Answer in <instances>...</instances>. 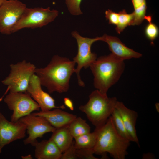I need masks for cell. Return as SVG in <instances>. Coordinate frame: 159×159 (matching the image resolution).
Wrapping results in <instances>:
<instances>
[{
    "instance_id": "cell-1",
    "label": "cell",
    "mask_w": 159,
    "mask_h": 159,
    "mask_svg": "<svg viewBox=\"0 0 159 159\" xmlns=\"http://www.w3.org/2000/svg\"><path fill=\"white\" fill-rule=\"evenodd\" d=\"M76 63L68 58L54 56L47 66L36 68L35 73L41 85L45 87L49 92L61 93L67 92L71 76L75 72Z\"/></svg>"
},
{
    "instance_id": "cell-19",
    "label": "cell",
    "mask_w": 159,
    "mask_h": 159,
    "mask_svg": "<svg viewBox=\"0 0 159 159\" xmlns=\"http://www.w3.org/2000/svg\"><path fill=\"white\" fill-rule=\"evenodd\" d=\"M74 145L77 149H93L96 141L97 132L95 130L74 138Z\"/></svg>"
},
{
    "instance_id": "cell-11",
    "label": "cell",
    "mask_w": 159,
    "mask_h": 159,
    "mask_svg": "<svg viewBox=\"0 0 159 159\" xmlns=\"http://www.w3.org/2000/svg\"><path fill=\"white\" fill-rule=\"evenodd\" d=\"M26 132V125L21 121H9L0 112V153L6 145L24 138Z\"/></svg>"
},
{
    "instance_id": "cell-21",
    "label": "cell",
    "mask_w": 159,
    "mask_h": 159,
    "mask_svg": "<svg viewBox=\"0 0 159 159\" xmlns=\"http://www.w3.org/2000/svg\"><path fill=\"white\" fill-rule=\"evenodd\" d=\"M118 14V22L115 29L117 33L120 34L127 26L130 25L132 15V13L128 14L125 9L120 11Z\"/></svg>"
},
{
    "instance_id": "cell-26",
    "label": "cell",
    "mask_w": 159,
    "mask_h": 159,
    "mask_svg": "<svg viewBox=\"0 0 159 159\" xmlns=\"http://www.w3.org/2000/svg\"><path fill=\"white\" fill-rule=\"evenodd\" d=\"M76 149L74 145V141H73L71 145L62 153L60 159H78Z\"/></svg>"
},
{
    "instance_id": "cell-20",
    "label": "cell",
    "mask_w": 159,
    "mask_h": 159,
    "mask_svg": "<svg viewBox=\"0 0 159 159\" xmlns=\"http://www.w3.org/2000/svg\"><path fill=\"white\" fill-rule=\"evenodd\" d=\"M111 116L117 132L122 137L130 141L133 140L126 130L122 119L117 110L115 108Z\"/></svg>"
},
{
    "instance_id": "cell-25",
    "label": "cell",
    "mask_w": 159,
    "mask_h": 159,
    "mask_svg": "<svg viewBox=\"0 0 159 159\" xmlns=\"http://www.w3.org/2000/svg\"><path fill=\"white\" fill-rule=\"evenodd\" d=\"M76 152L78 159H98L94 156L93 149H77Z\"/></svg>"
},
{
    "instance_id": "cell-5",
    "label": "cell",
    "mask_w": 159,
    "mask_h": 159,
    "mask_svg": "<svg viewBox=\"0 0 159 159\" xmlns=\"http://www.w3.org/2000/svg\"><path fill=\"white\" fill-rule=\"evenodd\" d=\"M10 67V73L2 83L8 86L10 92H26L30 78L34 74L36 67L25 60L12 64Z\"/></svg>"
},
{
    "instance_id": "cell-8",
    "label": "cell",
    "mask_w": 159,
    "mask_h": 159,
    "mask_svg": "<svg viewBox=\"0 0 159 159\" xmlns=\"http://www.w3.org/2000/svg\"><path fill=\"white\" fill-rule=\"evenodd\" d=\"M8 108L13 111L11 120L19 121L21 118L35 111H39L38 104L26 92H11L4 100Z\"/></svg>"
},
{
    "instance_id": "cell-18",
    "label": "cell",
    "mask_w": 159,
    "mask_h": 159,
    "mask_svg": "<svg viewBox=\"0 0 159 159\" xmlns=\"http://www.w3.org/2000/svg\"><path fill=\"white\" fill-rule=\"evenodd\" d=\"M69 132L74 138L90 132V127L85 120L76 117L68 125Z\"/></svg>"
},
{
    "instance_id": "cell-31",
    "label": "cell",
    "mask_w": 159,
    "mask_h": 159,
    "mask_svg": "<svg viewBox=\"0 0 159 159\" xmlns=\"http://www.w3.org/2000/svg\"><path fill=\"white\" fill-rule=\"evenodd\" d=\"M158 103L156 104L155 105V107L156 108V110L158 112H159V105L158 106Z\"/></svg>"
},
{
    "instance_id": "cell-9",
    "label": "cell",
    "mask_w": 159,
    "mask_h": 159,
    "mask_svg": "<svg viewBox=\"0 0 159 159\" xmlns=\"http://www.w3.org/2000/svg\"><path fill=\"white\" fill-rule=\"evenodd\" d=\"M25 4L18 0H4L0 6V32L9 34L26 8Z\"/></svg>"
},
{
    "instance_id": "cell-29",
    "label": "cell",
    "mask_w": 159,
    "mask_h": 159,
    "mask_svg": "<svg viewBox=\"0 0 159 159\" xmlns=\"http://www.w3.org/2000/svg\"><path fill=\"white\" fill-rule=\"evenodd\" d=\"M64 103L65 105L71 110H74V105L72 101L68 97L64 98Z\"/></svg>"
},
{
    "instance_id": "cell-28",
    "label": "cell",
    "mask_w": 159,
    "mask_h": 159,
    "mask_svg": "<svg viewBox=\"0 0 159 159\" xmlns=\"http://www.w3.org/2000/svg\"><path fill=\"white\" fill-rule=\"evenodd\" d=\"M134 9L139 8L146 3V0H131Z\"/></svg>"
},
{
    "instance_id": "cell-7",
    "label": "cell",
    "mask_w": 159,
    "mask_h": 159,
    "mask_svg": "<svg viewBox=\"0 0 159 159\" xmlns=\"http://www.w3.org/2000/svg\"><path fill=\"white\" fill-rule=\"evenodd\" d=\"M72 35L76 40L78 45V52L73 58V61L77 64L75 69L79 85L84 87L85 84L82 80L80 75L82 68H87L97 59L96 54L91 52L92 44L96 41L100 40V37L95 38L83 37L76 31L72 32Z\"/></svg>"
},
{
    "instance_id": "cell-24",
    "label": "cell",
    "mask_w": 159,
    "mask_h": 159,
    "mask_svg": "<svg viewBox=\"0 0 159 159\" xmlns=\"http://www.w3.org/2000/svg\"><path fill=\"white\" fill-rule=\"evenodd\" d=\"M82 0H65L66 3L70 13L74 15L82 14L80 5Z\"/></svg>"
},
{
    "instance_id": "cell-12",
    "label": "cell",
    "mask_w": 159,
    "mask_h": 159,
    "mask_svg": "<svg viewBox=\"0 0 159 159\" xmlns=\"http://www.w3.org/2000/svg\"><path fill=\"white\" fill-rule=\"evenodd\" d=\"M41 85L39 78L34 74L30 78L26 91L38 104L41 111L50 110L53 108H65L64 105L56 106L54 99L42 90Z\"/></svg>"
},
{
    "instance_id": "cell-3",
    "label": "cell",
    "mask_w": 159,
    "mask_h": 159,
    "mask_svg": "<svg viewBox=\"0 0 159 159\" xmlns=\"http://www.w3.org/2000/svg\"><path fill=\"white\" fill-rule=\"evenodd\" d=\"M95 130L97 139L93 148L94 154L104 156L108 153L115 159H125L130 141L118 134L111 116L103 125Z\"/></svg>"
},
{
    "instance_id": "cell-15",
    "label": "cell",
    "mask_w": 159,
    "mask_h": 159,
    "mask_svg": "<svg viewBox=\"0 0 159 159\" xmlns=\"http://www.w3.org/2000/svg\"><path fill=\"white\" fill-rule=\"evenodd\" d=\"M120 114L125 128L133 142L140 146L135 127L138 117L137 112L126 107L122 102L117 101L115 107Z\"/></svg>"
},
{
    "instance_id": "cell-4",
    "label": "cell",
    "mask_w": 159,
    "mask_h": 159,
    "mask_svg": "<svg viewBox=\"0 0 159 159\" xmlns=\"http://www.w3.org/2000/svg\"><path fill=\"white\" fill-rule=\"evenodd\" d=\"M117 101L115 97H108L96 89L90 94L88 102L80 106L79 109L98 128L103 125L111 116Z\"/></svg>"
},
{
    "instance_id": "cell-13",
    "label": "cell",
    "mask_w": 159,
    "mask_h": 159,
    "mask_svg": "<svg viewBox=\"0 0 159 159\" xmlns=\"http://www.w3.org/2000/svg\"><path fill=\"white\" fill-rule=\"evenodd\" d=\"M100 40L106 42L108 45L112 54L117 58L124 61L131 58H138L142 55L124 44L117 37L104 34L100 37Z\"/></svg>"
},
{
    "instance_id": "cell-32",
    "label": "cell",
    "mask_w": 159,
    "mask_h": 159,
    "mask_svg": "<svg viewBox=\"0 0 159 159\" xmlns=\"http://www.w3.org/2000/svg\"><path fill=\"white\" fill-rule=\"evenodd\" d=\"M4 0H0V6L2 4Z\"/></svg>"
},
{
    "instance_id": "cell-2",
    "label": "cell",
    "mask_w": 159,
    "mask_h": 159,
    "mask_svg": "<svg viewBox=\"0 0 159 159\" xmlns=\"http://www.w3.org/2000/svg\"><path fill=\"white\" fill-rule=\"evenodd\" d=\"M125 66L124 61L112 53L97 59L89 67L94 76L95 87L102 94L107 95L109 89L120 78Z\"/></svg>"
},
{
    "instance_id": "cell-27",
    "label": "cell",
    "mask_w": 159,
    "mask_h": 159,
    "mask_svg": "<svg viewBox=\"0 0 159 159\" xmlns=\"http://www.w3.org/2000/svg\"><path fill=\"white\" fill-rule=\"evenodd\" d=\"M105 16L110 24L117 25L118 22V14L108 9L105 11Z\"/></svg>"
},
{
    "instance_id": "cell-14",
    "label": "cell",
    "mask_w": 159,
    "mask_h": 159,
    "mask_svg": "<svg viewBox=\"0 0 159 159\" xmlns=\"http://www.w3.org/2000/svg\"><path fill=\"white\" fill-rule=\"evenodd\" d=\"M32 113L44 117L56 128L68 125L77 117L76 115L64 111L59 108H56L52 110H41Z\"/></svg>"
},
{
    "instance_id": "cell-16",
    "label": "cell",
    "mask_w": 159,
    "mask_h": 159,
    "mask_svg": "<svg viewBox=\"0 0 159 159\" xmlns=\"http://www.w3.org/2000/svg\"><path fill=\"white\" fill-rule=\"evenodd\" d=\"M35 147L34 156L37 159H60L62 153L51 140L38 141Z\"/></svg>"
},
{
    "instance_id": "cell-23",
    "label": "cell",
    "mask_w": 159,
    "mask_h": 159,
    "mask_svg": "<svg viewBox=\"0 0 159 159\" xmlns=\"http://www.w3.org/2000/svg\"><path fill=\"white\" fill-rule=\"evenodd\" d=\"M147 6L146 3L141 6L134 9L132 13V19L130 25L140 24L145 19L146 13Z\"/></svg>"
},
{
    "instance_id": "cell-22",
    "label": "cell",
    "mask_w": 159,
    "mask_h": 159,
    "mask_svg": "<svg viewBox=\"0 0 159 159\" xmlns=\"http://www.w3.org/2000/svg\"><path fill=\"white\" fill-rule=\"evenodd\" d=\"M144 19L148 22L145 29V35L151 41V44H153L154 40L157 38L159 34L158 28L155 24L152 22L151 16H145Z\"/></svg>"
},
{
    "instance_id": "cell-6",
    "label": "cell",
    "mask_w": 159,
    "mask_h": 159,
    "mask_svg": "<svg viewBox=\"0 0 159 159\" xmlns=\"http://www.w3.org/2000/svg\"><path fill=\"white\" fill-rule=\"evenodd\" d=\"M58 11L46 8H26L20 19L14 27L13 33L24 28L41 27L53 21L58 16Z\"/></svg>"
},
{
    "instance_id": "cell-30",
    "label": "cell",
    "mask_w": 159,
    "mask_h": 159,
    "mask_svg": "<svg viewBox=\"0 0 159 159\" xmlns=\"http://www.w3.org/2000/svg\"><path fill=\"white\" fill-rule=\"evenodd\" d=\"M21 158L24 159H31L32 158V157L30 155H29L25 156H22Z\"/></svg>"
},
{
    "instance_id": "cell-10",
    "label": "cell",
    "mask_w": 159,
    "mask_h": 159,
    "mask_svg": "<svg viewBox=\"0 0 159 159\" xmlns=\"http://www.w3.org/2000/svg\"><path fill=\"white\" fill-rule=\"evenodd\" d=\"M19 120L25 124L28 137L24 141L25 145L34 146L38 142L37 139L45 134L53 132L56 129L44 117L32 113L21 118Z\"/></svg>"
},
{
    "instance_id": "cell-17",
    "label": "cell",
    "mask_w": 159,
    "mask_h": 159,
    "mask_svg": "<svg viewBox=\"0 0 159 159\" xmlns=\"http://www.w3.org/2000/svg\"><path fill=\"white\" fill-rule=\"evenodd\" d=\"M68 125L56 128L49 139L55 143L62 153L71 145L73 141L74 138L69 132Z\"/></svg>"
}]
</instances>
